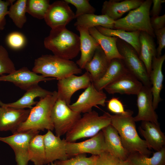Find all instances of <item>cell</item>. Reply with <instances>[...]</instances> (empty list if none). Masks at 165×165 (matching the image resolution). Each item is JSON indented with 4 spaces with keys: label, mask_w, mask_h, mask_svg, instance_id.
Masks as SVG:
<instances>
[{
    "label": "cell",
    "mask_w": 165,
    "mask_h": 165,
    "mask_svg": "<svg viewBox=\"0 0 165 165\" xmlns=\"http://www.w3.org/2000/svg\"><path fill=\"white\" fill-rule=\"evenodd\" d=\"M133 113L128 110L125 114L111 115V124L117 130L124 148L129 154L138 152L149 156L152 152L145 141L139 136Z\"/></svg>",
    "instance_id": "1"
},
{
    "label": "cell",
    "mask_w": 165,
    "mask_h": 165,
    "mask_svg": "<svg viewBox=\"0 0 165 165\" xmlns=\"http://www.w3.org/2000/svg\"><path fill=\"white\" fill-rule=\"evenodd\" d=\"M44 44L45 48L53 55L66 59H72L80 51L79 36L65 26L51 29Z\"/></svg>",
    "instance_id": "2"
},
{
    "label": "cell",
    "mask_w": 165,
    "mask_h": 165,
    "mask_svg": "<svg viewBox=\"0 0 165 165\" xmlns=\"http://www.w3.org/2000/svg\"><path fill=\"white\" fill-rule=\"evenodd\" d=\"M57 99V93L56 91L44 98H40L35 105L30 109L27 119L20 126L15 133L31 130L53 131L54 126L51 113Z\"/></svg>",
    "instance_id": "3"
},
{
    "label": "cell",
    "mask_w": 165,
    "mask_h": 165,
    "mask_svg": "<svg viewBox=\"0 0 165 165\" xmlns=\"http://www.w3.org/2000/svg\"><path fill=\"white\" fill-rule=\"evenodd\" d=\"M32 71L57 80L82 72V69L74 61L51 54L42 55L36 59Z\"/></svg>",
    "instance_id": "4"
},
{
    "label": "cell",
    "mask_w": 165,
    "mask_h": 165,
    "mask_svg": "<svg viewBox=\"0 0 165 165\" xmlns=\"http://www.w3.org/2000/svg\"><path fill=\"white\" fill-rule=\"evenodd\" d=\"M111 115L108 112L99 116L95 111L85 113L66 134L67 142H74L79 139L92 137L111 124Z\"/></svg>",
    "instance_id": "5"
},
{
    "label": "cell",
    "mask_w": 165,
    "mask_h": 165,
    "mask_svg": "<svg viewBox=\"0 0 165 165\" xmlns=\"http://www.w3.org/2000/svg\"><path fill=\"white\" fill-rule=\"evenodd\" d=\"M152 0H146L138 8L130 11L125 17L115 21L114 29L127 31L146 32L156 37L150 24V11Z\"/></svg>",
    "instance_id": "6"
},
{
    "label": "cell",
    "mask_w": 165,
    "mask_h": 165,
    "mask_svg": "<svg viewBox=\"0 0 165 165\" xmlns=\"http://www.w3.org/2000/svg\"><path fill=\"white\" fill-rule=\"evenodd\" d=\"M118 51L123 57L122 61L128 72L141 82L143 85L151 87L149 75L137 52L130 45L117 38Z\"/></svg>",
    "instance_id": "7"
},
{
    "label": "cell",
    "mask_w": 165,
    "mask_h": 165,
    "mask_svg": "<svg viewBox=\"0 0 165 165\" xmlns=\"http://www.w3.org/2000/svg\"><path fill=\"white\" fill-rule=\"evenodd\" d=\"M81 117V113L72 110L65 101L57 99L51 113L56 135L61 137L66 134Z\"/></svg>",
    "instance_id": "8"
},
{
    "label": "cell",
    "mask_w": 165,
    "mask_h": 165,
    "mask_svg": "<svg viewBox=\"0 0 165 165\" xmlns=\"http://www.w3.org/2000/svg\"><path fill=\"white\" fill-rule=\"evenodd\" d=\"M39 132L31 130L18 132L8 137H0V141L6 143L13 150L17 165H28L30 161L28 154L30 143Z\"/></svg>",
    "instance_id": "9"
},
{
    "label": "cell",
    "mask_w": 165,
    "mask_h": 165,
    "mask_svg": "<svg viewBox=\"0 0 165 165\" xmlns=\"http://www.w3.org/2000/svg\"><path fill=\"white\" fill-rule=\"evenodd\" d=\"M91 83V75L87 72L80 76L72 75L58 79L57 99L64 101L69 105L72 97L75 92L81 89H86Z\"/></svg>",
    "instance_id": "10"
},
{
    "label": "cell",
    "mask_w": 165,
    "mask_h": 165,
    "mask_svg": "<svg viewBox=\"0 0 165 165\" xmlns=\"http://www.w3.org/2000/svg\"><path fill=\"white\" fill-rule=\"evenodd\" d=\"M106 98V95L103 90H97L91 83L75 103L68 106L75 112L85 113L92 111V108L97 105L104 107Z\"/></svg>",
    "instance_id": "11"
},
{
    "label": "cell",
    "mask_w": 165,
    "mask_h": 165,
    "mask_svg": "<svg viewBox=\"0 0 165 165\" xmlns=\"http://www.w3.org/2000/svg\"><path fill=\"white\" fill-rule=\"evenodd\" d=\"M66 149L68 158L86 153L98 156L104 152H107L102 130L86 141L77 143L67 142Z\"/></svg>",
    "instance_id": "12"
},
{
    "label": "cell",
    "mask_w": 165,
    "mask_h": 165,
    "mask_svg": "<svg viewBox=\"0 0 165 165\" xmlns=\"http://www.w3.org/2000/svg\"><path fill=\"white\" fill-rule=\"evenodd\" d=\"M75 18V13L64 0H58L50 4L44 19L51 29L65 26Z\"/></svg>",
    "instance_id": "13"
},
{
    "label": "cell",
    "mask_w": 165,
    "mask_h": 165,
    "mask_svg": "<svg viewBox=\"0 0 165 165\" xmlns=\"http://www.w3.org/2000/svg\"><path fill=\"white\" fill-rule=\"evenodd\" d=\"M56 79L46 77L30 71L27 67H23L7 75L0 76V81L11 82L22 90L27 91L33 86L38 85L42 81Z\"/></svg>",
    "instance_id": "14"
},
{
    "label": "cell",
    "mask_w": 165,
    "mask_h": 165,
    "mask_svg": "<svg viewBox=\"0 0 165 165\" xmlns=\"http://www.w3.org/2000/svg\"><path fill=\"white\" fill-rule=\"evenodd\" d=\"M151 87L143 85L137 94V115L134 119V121H149L160 125L158 117L153 106V97Z\"/></svg>",
    "instance_id": "15"
},
{
    "label": "cell",
    "mask_w": 165,
    "mask_h": 165,
    "mask_svg": "<svg viewBox=\"0 0 165 165\" xmlns=\"http://www.w3.org/2000/svg\"><path fill=\"white\" fill-rule=\"evenodd\" d=\"M46 154L45 164L57 160H64L68 159L67 153V142L64 138L55 135L52 131L48 130L43 135Z\"/></svg>",
    "instance_id": "16"
},
{
    "label": "cell",
    "mask_w": 165,
    "mask_h": 165,
    "mask_svg": "<svg viewBox=\"0 0 165 165\" xmlns=\"http://www.w3.org/2000/svg\"><path fill=\"white\" fill-rule=\"evenodd\" d=\"M30 109L15 108L0 106V132L11 131L13 134L27 119Z\"/></svg>",
    "instance_id": "17"
},
{
    "label": "cell",
    "mask_w": 165,
    "mask_h": 165,
    "mask_svg": "<svg viewBox=\"0 0 165 165\" xmlns=\"http://www.w3.org/2000/svg\"><path fill=\"white\" fill-rule=\"evenodd\" d=\"M143 86L141 82L128 72L107 85L104 89L110 94L137 95Z\"/></svg>",
    "instance_id": "18"
},
{
    "label": "cell",
    "mask_w": 165,
    "mask_h": 165,
    "mask_svg": "<svg viewBox=\"0 0 165 165\" xmlns=\"http://www.w3.org/2000/svg\"><path fill=\"white\" fill-rule=\"evenodd\" d=\"M165 60V54L158 57H154L152 60L151 70L149 75L153 97V106L155 110L162 100L160 93L163 87L164 80L162 68Z\"/></svg>",
    "instance_id": "19"
},
{
    "label": "cell",
    "mask_w": 165,
    "mask_h": 165,
    "mask_svg": "<svg viewBox=\"0 0 165 165\" xmlns=\"http://www.w3.org/2000/svg\"><path fill=\"white\" fill-rule=\"evenodd\" d=\"M143 0H125L121 2L110 0L105 1L102 6V15H105L116 21L126 13L139 7L143 2Z\"/></svg>",
    "instance_id": "20"
},
{
    "label": "cell",
    "mask_w": 165,
    "mask_h": 165,
    "mask_svg": "<svg viewBox=\"0 0 165 165\" xmlns=\"http://www.w3.org/2000/svg\"><path fill=\"white\" fill-rule=\"evenodd\" d=\"M139 130L149 149L156 151L160 150L165 145V136L161 130L160 125L149 121H142Z\"/></svg>",
    "instance_id": "21"
},
{
    "label": "cell",
    "mask_w": 165,
    "mask_h": 165,
    "mask_svg": "<svg viewBox=\"0 0 165 165\" xmlns=\"http://www.w3.org/2000/svg\"><path fill=\"white\" fill-rule=\"evenodd\" d=\"M80 34V58L76 64L81 69H83L86 64L92 58L97 47L99 45L96 40L90 34L88 30L76 27Z\"/></svg>",
    "instance_id": "22"
},
{
    "label": "cell",
    "mask_w": 165,
    "mask_h": 165,
    "mask_svg": "<svg viewBox=\"0 0 165 165\" xmlns=\"http://www.w3.org/2000/svg\"><path fill=\"white\" fill-rule=\"evenodd\" d=\"M101 130L103 133L107 151L119 160H127L129 154L124 148L116 129L110 124Z\"/></svg>",
    "instance_id": "23"
},
{
    "label": "cell",
    "mask_w": 165,
    "mask_h": 165,
    "mask_svg": "<svg viewBox=\"0 0 165 165\" xmlns=\"http://www.w3.org/2000/svg\"><path fill=\"white\" fill-rule=\"evenodd\" d=\"M110 61L99 45L96 48L92 58L86 64L84 68L90 74L92 83L97 81L103 76Z\"/></svg>",
    "instance_id": "24"
},
{
    "label": "cell",
    "mask_w": 165,
    "mask_h": 165,
    "mask_svg": "<svg viewBox=\"0 0 165 165\" xmlns=\"http://www.w3.org/2000/svg\"><path fill=\"white\" fill-rule=\"evenodd\" d=\"M26 91L21 98L15 102L5 103L0 100V106L19 109L28 108L31 109L33 107L32 106L36 105L38 102L34 101L36 98H43L53 93V92L44 89L38 85L33 86Z\"/></svg>",
    "instance_id": "25"
},
{
    "label": "cell",
    "mask_w": 165,
    "mask_h": 165,
    "mask_svg": "<svg viewBox=\"0 0 165 165\" xmlns=\"http://www.w3.org/2000/svg\"><path fill=\"white\" fill-rule=\"evenodd\" d=\"M128 72L122 59H113L110 60L103 76L97 81L92 83L97 90H103L107 85Z\"/></svg>",
    "instance_id": "26"
},
{
    "label": "cell",
    "mask_w": 165,
    "mask_h": 165,
    "mask_svg": "<svg viewBox=\"0 0 165 165\" xmlns=\"http://www.w3.org/2000/svg\"><path fill=\"white\" fill-rule=\"evenodd\" d=\"M153 38L148 33L141 31L139 39L140 50L139 57L144 64L149 75L153 58L156 56V45Z\"/></svg>",
    "instance_id": "27"
},
{
    "label": "cell",
    "mask_w": 165,
    "mask_h": 165,
    "mask_svg": "<svg viewBox=\"0 0 165 165\" xmlns=\"http://www.w3.org/2000/svg\"><path fill=\"white\" fill-rule=\"evenodd\" d=\"M88 31L98 43L109 60L114 58L123 59L117 47V38L103 35L95 27L89 29Z\"/></svg>",
    "instance_id": "28"
},
{
    "label": "cell",
    "mask_w": 165,
    "mask_h": 165,
    "mask_svg": "<svg viewBox=\"0 0 165 165\" xmlns=\"http://www.w3.org/2000/svg\"><path fill=\"white\" fill-rule=\"evenodd\" d=\"M115 21L105 15L86 14L77 17L74 25L76 27L79 26L88 30L98 26L114 29Z\"/></svg>",
    "instance_id": "29"
},
{
    "label": "cell",
    "mask_w": 165,
    "mask_h": 165,
    "mask_svg": "<svg viewBox=\"0 0 165 165\" xmlns=\"http://www.w3.org/2000/svg\"><path fill=\"white\" fill-rule=\"evenodd\" d=\"M95 28L103 35L117 37L128 43L134 48L139 56L140 50L139 37L141 31L129 32L121 29H111L100 26Z\"/></svg>",
    "instance_id": "30"
},
{
    "label": "cell",
    "mask_w": 165,
    "mask_h": 165,
    "mask_svg": "<svg viewBox=\"0 0 165 165\" xmlns=\"http://www.w3.org/2000/svg\"><path fill=\"white\" fill-rule=\"evenodd\" d=\"M127 160L131 165H165V147L153 153L151 157L138 152L130 153Z\"/></svg>",
    "instance_id": "31"
},
{
    "label": "cell",
    "mask_w": 165,
    "mask_h": 165,
    "mask_svg": "<svg viewBox=\"0 0 165 165\" xmlns=\"http://www.w3.org/2000/svg\"><path fill=\"white\" fill-rule=\"evenodd\" d=\"M30 161L34 165H45L46 154L43 135H35L30 141L28 147Z\"/></svg>",
    "instance_id": "32"
},
{
    "label": "cell",
    "mask_w": 165,
    "mask_h": 165,
    "mask_svg": "<svg viewBox=\"0 0 165 165\" xmlns=\"http://www.w3.org/2000/svg\"><path fill=\"white\" fill-rule=\"evenodd\" d=\"M27 0H17L12 2L8 10V15L15 25L21 28L27 21L26 16Z\"/></svg>",
    "instance_id": "33"
},
{
    "label": "cell",
    "mask_w": 165,
    "mask_h": 165,
    "mask_svg": "<svg viewBox=\"0 0 165 165\" xmlns=\"http://www.w3.org/2000/svg\"><path fill=\"white\" fill-rule=\"evenodd\" d=\"M50 4L49 0H27L26 12L35 18L44 19Z\"/></svg>",
    "instance_id": "34"
},
{
    "label": "cell",
    "mask_w": 165,
    "mask_h": 165,
    "mask_svg": "<svg viewBox=\"0 0 165 165\" xmlns=\"http://www.w3.org/2000/svg\"><path fill=\"white\" fill-rule=\"evenodd\" d=\"M98 156L87 157L86 154L78 155L70 159L54 162L56 165H95Z\"/></svg>",
    "instance_id": "35"
},
{
    "label": "cell",
    "mask_w": 165,
    "mask_h": 165,
    "mask_svg": "<svg viewBox=\"0 0 165 165\" xmlns=\"http://www.w3.org/2000/svg\"><path fill=\"white\" fill-rule=\"evenodd\" d=\"M16 70L7 50L0 45V76L9 74Z\"/></svg>",
    "instance_id": "36"
},
{
    "label": "cell",
    "mask_w": 165,
    "mask_h": 165,
    "mask_svg": "<svg viewBox=\"0 0 165 165\" xmlns=\"http://www.w3.org/2000/svg\"><path fill=\"white\" fill-rule=\"evenodd\" d=\"M6 41L8 47L14 50L22 49L27 43L25 36L22 33L17 31L9 34L6 37Z\"/></svg>",
    "instance_id": "37"
},
{
    "label": "cell",
    "mask_w": 165,
    "mask_h": 165,
    "mask_svg": "<svg viewBox=\"0 0 165 165\" xmlns=\"http://www.w3.org/2000/svg\"><path fill=\"white\" fill-rule=\"evenodd\" d=\"M68 4L74 6L76 8L75 18L86 14H94L95 9L92 6L88 0H64Z\"/></svg>",
    "instance_id": "38"
},
{
    "label": "cell",
    "mask_w": 165,
    "mask_h": 165,
    "mask_svg": "<svg viewBox=\"0 0 165 165\" xmlns=\"http://www.w3.org/2000/svg\"><path fill=\"white\" fill-rule=\"evenodd\" d=\"M107 108L111 112L115 115H124L128 112L125 111L122 102L116 97H113L109 100L107 103Z\"/></svg>",
    "instance_id": "39"
},
{
    "label": "cell",
    "mask_w": 165,
    "mask_h": 165,
    "mask_svg": "<svg viewBox=\"0 0 165 165\" xmlns=\"http://www.w3.org/2000/svg\"><path fill=\"white\" fill-rule=\"evenodd\" d=\"M119 159L105 152L98 155L95 165H119Z\"/></svg>",
    "instance_id": "40"
},
{
    "label": "cell",
    "mask_w": 165,
    "mask_h": 165,
    "mask_svg": "<svg viewBox=\"0 0 165 165\" xmlns=\"http://www.w3.org/2000/svg\"><path fill=\"white\" fill-rule=\"evenodd\" d=\"M15 0H8L6 1L0 0V30H3L6 24L5 16L8 14V7Z\"/></svg>",
    "instance_id": "41"
},
{
    "label": "cell",
    "mask_w": 165,
    "mask_h": 165,
    "mask_svg": "<svg viewBox=\"0 0 165 165\" xmlns=\"http://www.w3.org/2000/svg\"><path fill=\"white\" fill-rule=\"evenodd\" d=\"M156 37L158 46L156 49V57L161 56L162 51L165 47V27L160 30L154 31Z\"/></svg>",
    "instance_id": "42"
},
{
    "label": "cell",
    "mask_w": 165,
    "mask_h": 165,
    "mask_svg": "<svg viewBox=\"0 0 165 165\" xmlns=\"http://www.w3.org/2000/svg\"><path fill=\"white\" fill-rule=\"evenodd\" d=\"M150 22L154 31L162 29L165 27V15L152 17Z\"/></svg>",
    "instance_id": "43"
},
{
    "label": "cell",
    "mask_w": 165,
    "mask_h": 165,
    "mask_svg": "<svg viewBox=\"0 0 165 165\" xmlns=\"http://www.w3.org/2000/svg\"><path fill=\"white\" fill-rule=\"evenodd\" d=\"M165 2V0H152L153 6L150 11V15L152 17L159 16L162 9V4Z\"/></svg>",
    "instance_id": "44"
},
{
    "label": "cell",
    "mask_w": 165,
    "mask_h": 165,
    "mask_svg": "<svg viewBox=\"0 0 165 165\" xmlns=\"http://www.w3.org/2000/svg\"><path fill=\"white\" fill-rule=\"evenodd\" d=\"M119 165H131L127 160H120Z\"/></svg>",
    "instance_id": "45"
},
{
    "label": "cell",
    "mask_w": 165,
    "mask_h": 165,
    "mask_svg": "<svg viewBox=\"0 0 165 165\" xmlns=\"http://www.w3.org/2000/svg\"><path fill=\"white\" fill-rule=\"evenodd\" d=\"M44 165H56L54 163L52 162L50 163H49L46 164H45Z\"/></svg>",
    "instance_id": "46"
}]
</instances>
